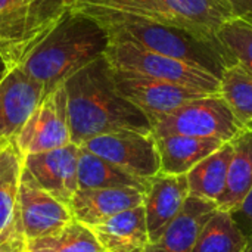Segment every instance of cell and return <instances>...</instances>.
<instances>
[{
    "mask_svg": "<svg viewBox=\"0 0 252 252\" xmlns=\"http://www.w3.org/2000/svg\"><path fill=\"white\" fill-rule=\"evenodd\" d=\"M63 86L71 143L81 146L92 137L121 130L152 133L146 115L117 92L105 56L81 68Z\"/></svg>",
    "mask_w": 252,
    "mask_h": 252,
    "instance_id": "1",
    "label": "cell"
},
{
    "mask_svg": "<svg viewBox=\"0 0 252 252\" xmlns=\"http://www.w3.org/2000/svg\"><path fill=\"white\" fill-rule=\"evenodd\" d=\"M108 44L109 37L94 18L68 10L24 52L16 65L38 81L47 94L81 68L105 56Z\"/></svg>",
    "mask_w": 252,
    "mask_h": 252,
    "instance_id": "2",
    "label": "cell"
},
{
    "mask_svg": "<svg viewBox=\"0 0 252 252\" xmlns=\"http://www.w3.org/2000/svg\"><path fill=\"white\" fill-rule=\"evenodd\" d=\"M72 10L94 18L109 40L134 43L164 56L201 66L219 78L224 68L235 63L217 38H205L176 27H167L92 6H77Z\"/></svg>",
    "mask_w": 252,
    "mask_h": 252,
    "instance_id": "3",
    "label": "cell"
},
{
    "mask_svg": "<svg viewBox=\"0 0 252 252\" xmlns=\"http://www.w3.org/2000/svg\"><path fill=\"white\" fill-rule=\"evenodd\" d=\"M77 6L120 12L205 38H217L220 27L232 18L230 9L221 0H92Z\"/></svg>",
    "mask_w": 252,
    "mask_h": 252,
    "instance_id": "4",
    "label": "cell"
},
{
    "mask_svg": "<svg viewBox=\"0 0 252 252\" xmlns=\"http://www.w3.org/2000/svg\"><path fill=\"white\" fill-rule=\"evenodd\" d=\"M105 59L114 69L180 84L208 94H216L220 89V78L210 71L148 50L130 41L109 40Z\"/></svg>",
    "mask_w": 252,
    "mask_h": 252,
    "instance_id": "5",
    "label": "cell"
},
{
    "mask_svg": "<svg viewBox=\"0 0 252 252\" xmlns=\"http://www.w3.org/2000/svg\"><path fill=\"white\" fill-rule=\"evenodd\" d=\"M154 137L182 134L230 142L244 126L236 120L226 100L219 94H205L149 121Z\"/></svg>",
    "mask_w": 252,
    "mask_h": 252,
    "instance_id": "6",
    "label": "cell"
},
{
    "mask_svg": "<svg viewBox=\"0 0 252 252\" xmlns=\"http://www.w3.org/2000/svg\"><path fill=\"white\" fill-rule=\"evenodd\" d=\"M71 143L65 86L49 92L13 137L21 158L63 148Z\"/></svg>",
    "mask_w": 252,
    "mask_h": 252,
    "instance_id": "7",
    "label": "cell"
},
{
    "mask_svg": "<svg viewBox=\"0 0 252 252\" xmlns=\"http://www.w3.org/2000/svg\"><path fill=\"white\" fill-rule=\"evenodd\" d=\"M80 148L142 180L159 173V155L152 133L133 130L105 133L86 140Z\"/></svg>",
    "mask_w": 252,
    "mask_h": 252,
    "instance_id": "8",
    "label": "cell"
},
{
    "mask_svg": "<svg viewBox=\"0 0 252 252\" xmlns=\"http://www.w3.org/2000/svg\"><path fill=\"white\" fill-rule=\"evenodd\" d=\"M92 0H24L0 37V52L13 66L24 52L77 4Z\"/></svg>",
    "mask_w": 252,
    "mask_h": 252,
    "instance_id": "9",
    "label": "cell"
},
{
    "mask_svg": "<svg viewBox=\"0 0 252 252\" xmlns=\"http://www.w3.org/2000/svg\"><path fill=\"white\" fill-rule=\"evenodd\" d=\"M111 72L117 92L126 100L139 108L149 121L174 111L189 100L208 94L180 84L151 78L134 72L118 71L114 68H111Z\"/></svg>",
    "mask_w": 252,
    "mask_h": 252,
    "instance_id": "10",
    "label": "cell"
},
{
    "mask_svg": "<svg viewBox=\"0 0 252 252\" xmlns=\"http://www.w3.org/2000/svg\"><path fill=\"white\" fill-rule=\"evenodd\" d=\"M16 207L30 242L53 235L74 220L69 207L40 188L24 167Z\"/></svg>",
    "mask_w": 252,
    "mask_h": 252,
    "instance_id": "11",
    "label": "cell"
},
{
    "mask_svg": "<svg viewBox=\"0 0 252 252\" xmlns=\"http://www.w3.org/2000/svg\"><path fill=\"white\" fill-rule=\"evenodd\" d=\"M80 146L69 143L63 148L31 154L22 158V167L47 193L69 207L78 190Z\"/></svg>",
    "mask_w": 252,
    "mask_h": 252,
    "instance_id": "12",
    "label": "cell"
},
{
    "mask_svg": "<svg viewBox=\"0 0 252 252\" xmlns=\"http://www.w3.org/2000/svg\"><path fill=\"white\" fill-rule=\"evenodd\" d=\"M46 96L44 87L13 65L0 81V142H12Z\"/></svg>",
    "mask_w": 252,
    "mask_h": 252,
    "instance_id": "13",
    "label": "cell"
},
{
    "mask_svg": "<svg viewBox=\"0 0 252 252\" xmlns=\"http://www.w3.org/2000/svg\"><path fill=\"white\" fill-rule=\"evenodd\" d=\"M189 196L186 174L171 176L158 173L148 179L143 192V208L149 242H155L183 208Z\"/></svg>",
    "mask_w": 252,
    "mask_h": 252,
    "instance_id": "14",
    "label": "cell"
},
{
    "mask_svg": "<svg viewBox=\"0 0 252 252\" xmlns=\"http://www.w3.org/2000/svg\"><path fill=\"white\" fill-rule=\"evenodd\" d=\"M143 204V192L134 188L78 189L69 202L72 219L87 227Z\"/></svg>",
    "mask_w": 252,
    "mask_h": 252,
    "instance_id": "15",
    "label": "cell"
},
{
    "mask_svg": "<svg viewBox=\"0 0 252 252\" xmlns=\"http://www.w3.org/2000/svg\"><path fill=\"white\" fill-rule=\"evenodd\" d=\"M217 210L216 202L189 195L164 233L143 252H192L201 230Z\"/></svg>",
    "mask_w": 252,
    "mask_h": 252,
    "instance_id": "16",
    "label": "cell"
},
{
    "mask_svg": "<svg viewBox=\"0 0 252 252\" xmlns=\"http://www.w3.org/2000/svg\"><path fill=\"white\" fill-rule=\"evenodd\" d=\"M103 252H143L149 244L143 205L90 227Z\"/></svg>",
    "mask_w": 252,
    "mask_h": 252,
    "instance_id": "17",
    "label": "cell"
},
{
    "mask_svg": "<svg viewBox=\"0 0 252 252\" xmlns=\"http://www.w3.org/2000/svg\"><path fill=\"white\" fill-rule=\"evenodd\" d=\"M159 155V173L182 176L188 174L198 162L216 152L224 142L182 134L155 137Z\"/></svg>",
    "mask_w": 252,
    "mask_h": 252,
    "instance_id": "18",
    "label": "cell"
},
{
    "mask_svg": "<svg viewBox=\"0 0 252 252\" xmlns=\"http://www.w3.org/2000/svg\"><path fill=\"white\" fill-rule=\"evenodd\" d=\"M233 155L227 170L226 186L216 205L220 211L236 210L252 189V130L244 128L230 140Z\"/></svg>",
    "mask_w": 252,
    "mask_h": 252,
    "instance_id": "19",
    "label": "cell"
},
{
    "mask_svg": "<svg viewBox=\"0 0 252 252\" xmlns=\"http://www.w3.org/2000/svg\"><path fill=\"white\" fill-rule=\"evenodd\" d=\"M233 155L230 142L223 143L216 152L198 162L188 174L189 195L217 202L224 190L229 164Z\"/></svg>",
    "mask_w": 252,
    "mask_h": 252,
    "instance_id": "20",
    "label": "cell"
},
{
    "mask_svg": "<svg viewBox=\"0 0 252 252\" xmlns=\"http://www.w3.org/2000/svg\"><path fill=\"white\" fill-rule=\"evenodd\" d=\"M148 180L137 179L100 157L80 148L78 152V189L134 188L145 192Z\"/></svg>",
    "mask_w": 252,
    "mask_h": 252,
    "instance_id": "21",
    "label": "cell"
},
{
    "mask_svg": "<svg viewBox=\"0 0 252 252\" xmlns=\"http://www.w3.org/2000/svg\"><path fill=\"white\" fill-rule=\"evenodd\" d=\"M219 94L226 100L236 120L250 128L252 124V72L239 62L223 69Z\"/></svg>",
    "mask_w": 252,
    "mask_h": 252,
    "instance_id": "22",
    "label": "cell"
},
{
    "mask_svg": "<svg viewBox=\"0 0 252 252\" xmlns=\"http://www.w3.org/2000/svg\"><path fill=\"white\" fill-rule=\"evenodd\" d=\"M248 238L241 232L230 213L217 210L201 230L192 252H242Z\"/></svg>",
    "mask_w": 252,
    "mask_h": 252,
    "instance_id": "23",
    "label": "cell"
},
{
    "mask_svg": "<svg viewBox=\"0 0 252 252\" xmlns=\"http://www.w3.org/2000/svg\"><path fill=\"white\" fill-rule=\"evenodd\" d=\"M30 252H103L90 227L72 220L59 232L31 241Z\"/></svg>",
    "mask_w": 252,
    "mask_h": 252,
    "instance_id": "24",
    "label": "cell"
},
{
    "mask_svg": "<svg viewBox=\"0 0 252 252\" xmlns=\"http://www.w3.org/2000/svg\"><path fill=\"white\" fill-rule=\"evenodd\" d=\"M21 171L22 158L12 142L0 155V230L9 223L16 208Z\"/></svg>",
    "mask_w": 252,
    "mask_h": 252,
    "instance_id": "25",
    "label": "cell"
},
{
    "mask_svg": "<svg viewBox=\"0 0 252 252\" xmlns=\"http://www.w3.org/2000/svg\"><path fill=\"white\" fill-rule=\"evenodd\" d=\"M216 37L235 62L252 72V13L227 19Z\"/></svg>",
    "mask_w": 252,
    "mask_h": 252,
    "instance_id": "26",
    "label": "cell"
},
{
    "mask_svg": "<svg viewBox=\"0 0 252 252\" xmlns=\"http://www.w3.org/2000/svg\"><path fill=\"white\" fill-rule=\"evenodd\" d=\"M0 252H30V241L24 232L18 207L9 223L0 230Z\"/></svg>",
    "mask_w": 252,
    "mask_h": 252,
    "instance_id": "27",
    "label": "cell"
},
{
    "mask_svg": "<svg viewBox=\"0 0 252 252\" xmlns=\"http://www.w3.org/2000/svg\"><path fill=\"white\" fill-rule=\"evenodd\" d=\"M232 219L241 229V232L247 236L252 238V189L244 202L230 213Z\"/></svg>",
    "mask_w": 252,
    "mask_h": 252,
    "instance_id": "28",
    "label": "cell"
},
{
    "mask_svg": "<svg viewBox=\"0 0 252 252\" xmlns=\"http://www.w3.org/2000/svg\"><path fill=\"white\" fill-rule=\"evenodd\" d=\"M24 0H0V37L4 32L12 16L19 12Z\"/></svg>",
    "mask_w": 252,
    "mask_h": 252,
    "instance_id": "29",
    "label": "cell"
},
{
    "mask_svg": "<svg viewBox=\"0 0 252 252\" xmlns=\"http://www.w3.org/2000/svg\"><path fill=\"white\" fill-rule=\"evenodd\" d=\"M232 12V18H241L252 13V0H221Z\"/></svg>",
    "mask_w": 252,
    "mask_h": 252,
    "instance_id": "30",
    "label": "cell"
},
{
    "mask_svg": "<svg viewBox=\"0 0 252 252\" xmlns=\"http://www.w3.org/2000/svg\"><path fill=\"white\" fill-rule=\"evenodd\" d=\"M12 68V65L7 62V59L4 58V55L0 52V81L3 80V77L9 72V69Z\"/></svg>",
    "mask_w": 252,
    "mask_h": 252,
    "instance_id": "31",
    "label": "cell"
},
{
    "mask_svg": "<svg viewBox=\"0 0 252 252\" xmlns=\"http://www.w3.org/2000/svg\"><path fill=\"white\" fill-rule=\"evenodd\" d=\"M242 252H252V238H248V242H247V247Z\"/></svg>",
    "mask_w": 252,
    "mask_h": 252,
    "instance_id": "32",
    "label": "cell"
},
{
    "mask_svg": "<svg viewBox=\"0 0 252 252\" xmlns=\"http://www.w3.org/2000/svg\"><path fill=\"white\" fill-rule=\"evenodd\" d=\"M12 142H13V140H12ZM12 142H0V155H1V152L6 149V146H7V145H10Z\"/></svg>",
    "mask_w": 252,
    "mask_h": 252,
    "instance_id": "33",
    "label": "cell"
},
{
    "mask_svg": "<svg viewBox=\"0 0 252 252\" xmlns=\"http://www.w3.org/2000/svg\"><path fill=\"white\" fill-rule=\"evenodd\" d=\"M250 128H251V130H252V124H251V127H250Z\"/></svg>",
    "mask_w": 252,
    "mask_h": 252,
    "instance_id": "34",
    "label": "cell"
}]
</instances>
